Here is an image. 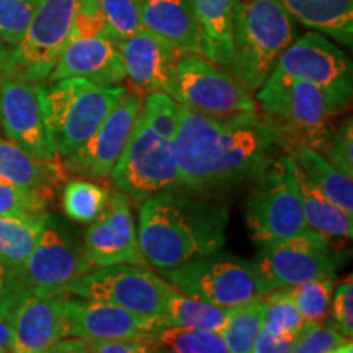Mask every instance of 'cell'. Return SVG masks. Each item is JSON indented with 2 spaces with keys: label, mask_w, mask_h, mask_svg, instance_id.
Masks as SVG:
<instances>
[{
  "label": "cell",
  "mask_w": 353,
  "mask_h": 353,
  "mask_svg": "<svg viewBox=\"0 0 353 353\" xmlns=\"http://www.w3.org/2000/svg\"><path fill=\"white\" fill-rule=\"evenodd\" d=\"M231 309L216 306L200 298L190 296L172 286L165 299L164 319L167 325L211 330L221 334Z\"/></svg>",
  "instance_id": "obj_28"
},
{
  "label": "cell",
  "mask_w": 353,
  "mask_h": 353,
  "mask_svg": "<svg viewBox=\"0 0 353 353\" xmlns=\"http://www.w3.org/2000/svg\"><path fill=\"white\" fill-rule=\"evenodd\" d=\"M327 353H353V345L352 342L348 341L345 343H342V345L332 348V350H329Z\"/></svg>",
  "instance_id": "obj_47"
},
{
  "label": "cell",
  "mask_w": 353,
  "mask_h": 353,
  "mask_svg": "<svg viewBox=\"0 0 353 353\" xmlns=\"http://www.w3.org/2000/svg\"><path fill=\"white\" fill-rule=\"evenodd\" d=\"M180 190L210 195L257 180L285 144L260 110L210 117L182 107L170 141Z\"/></svg>",
  "instance_id": "obj_1"
},
{
  "label": "cell",
  "mask_w": 353,
  "mask_h": 353,
  "mask_svg": "<svg viewBox=\"0 0 353 353\" xmlns=\"http://www.w3.org/2000/svg\"><path fill=\"white\" fill-rule=\"evenodd\" d=\"M350 341L339 332L334 324H307L294 337L290 353H327L332 348Z\"/></svg>",
  "instance_id": "obj_39"
},
{
  "label": "cell",
  "mask_w": 353,
  "mask_h": 353,
  "mask_svg": "<svg viewBox=\"0 0 353 353\" xmlns=\"http://www.w3.org/2000/svg\"><path fill=\"white\" fill-rule=\"evenodd\" d=\"M180 107L210 117H229L259 110L242 83L200 54H183L175 65L167 92Z\"/></svg>",
  "instance_id": "obj_10"
},
{
  "label": "cell",
  "mask_w": 353,
  "mask_h": 353,
  "mask_svg": "<svg viewBox=\"0 0 353 353\" xmlns=\"http://www.w3.org/2000/svg\"><path fill=\"white\" fill-rule=\"evenodd\" d=\"M88 347H90V353H157L148 339L88 342Z\"/></svg>",
  "instance_id": "obj_43"
},
{
  "label": "cell",
  "mask_w": 353,
  "mask_h": 353,
  "mask_svg": "<svg viewBox=\"0 0 353 353\" xmlns=\"http://www.w3.org/2000/svg\"><path fill=\"white\" fill-rule=\"evenodd\" d=\"M44 353H90L88 342L77 337H64L48 348Z\"/></svg>",
  "instance_id": "obj_45"
},
{
  "label": "cell",
  "mask_w": 353,
  "mask_h": 353,
  "mask_svg": "<svg viewBox=\"0 0 353 353\" xmlns=\"http://www.w3.org/2000/svg\"><path fill=\"white\" fill-rule=\"evenodd\" d=\"M263 327L262 296L231 307L229 317L221 330V337L229 353H252L260 330Z\"/></svg>",
  "instance_id": "obj_31"
},
{
  "label": "cell",
  "mask_w": 353,
  "mask_h": 353,
  "mask_svg": "<svg viewBox=\"0 0 353 353\" xmlns=\"http://www.w3.org/2000/svg\"><path fill=\"white\" fill-rule=\"evenodd\" d=\"M68 337L85 342L136 341L148 339L167 327L165 321L145 319L126 309L85 298H65Z\"/></svg>",
  "instance_id": "obj_18"
},
{
  "label": "cell",
  "mask_w": 353,
  "mask_h": 353,
  "mask_svg": "<svg viewBox=\"0 0 353 353\" xmlns=\"http://www.w3.org/2000/svg\"><path fill=\"white\" fill-rule=\"evenodd\" d=\"M82 247L94 268L120 263L148 265L139 250L130 196L120 190L110 192L103 211L83 232Z\"/></svg>",
  "instance_id": "obj_17"
},
{
  "label": "cell",
  "mask_w": 353,
  "mask_h": 353,
  "mask_svg": "<svg viewBox=\"0 0 353 353\" xmlns=\"http://www.w3.org/2000/svg\"><path fill=\"white\" fill-rule=\"evenodd\" d=\"M263 330L272 335H288L296 337L307 324L291 301L286 290H276L263 294Z\"/></svg>",
  "instance_id": "obj_34"
},
{
  "label": "cell",
  "mask_w": 353,
  "mask_h": 353,
  "mask_svg": "<svg viewBox=\"0 0 353 353\" xmlns=\"http://www.w3.org/2000/svg\"><path fill=\"white\" fill-rule=\"evenodd\" d=\"M291 19L341 43L353 46V0H278Z\"/></svg>",
  "instance_id": "obj_26"
},
{
  "label": "cell",
  "mask_w": 353,
  "mask_h": 353,
  "mask_svg": "<svg viewBox=\"0 0 353 353\" xmlns=\"http://www.w3.org/2000/svg\"><path fill=\"white\" fill-rule=\"evenodd\" d=\"M321 154L335 169L353 179V123L350 117L334 128Z\"/></svg>",
  "instance_id": "obj_40"
},
{
  "label": "cell",
  "mask_w": 353,
  "mask_h": 353,
  "mask_svg": "<svg viewBox=\"0 0 353 353\" xmlns=\"http://www.w3.org/2000/svg\"><path fill=\"white\" fill-rule=\"evenodd\" d=\"M68 176L63 159H39L7 138H0V179L54 200L56 192L68 182Z\"/></svg>",
  "instance_id": "obj_23"
},
{
  "label": "cell",
  "mask_w": 353,
  "mask_h": 353,
  "mask_svg": "<svg viewBox=\"0 0 353 353\" xmlns=\"http://www.w3.org/2000/svg\"><path fill=\"white\" fill-rule=\"evenodd\" d=\"M276 70L321 88L343 113L353 95L350 57L324 34L311 32L294 39L278 57Z\"/></svg>",
  "instance_id": "obj_13"
},
{
  "label": "cell",
  "mask_w": 353,
  "mask_h": 353,
  "mask_svg": "<svg viewBox=\"0 0 353 353\" xmlns=\"http://www.w3.org/2000/svg\"><path fill=\"white\" fill-rule=\"evenodd\" d=\"M108 176L114 188L134 203L180 190L170 141L159 136L139 117L120 161Z\"/></svg>",
  "instance_id": "obj_11"
},
{
  "label": "cell",
  "mask_w": 353,
  "mask_h": 353,
  "mask_svg": "<svg viewBox=\"0 0 353 353\" xmlns=\"http://www.w3.org/2000/svg\"><path fill=\"white\" fill-rule=\"evenodd\" d=\"M52 200L0 179V216H43Z\"/></svg>",
  "instance_id": "obj_37"
},
{
  "label": "cell",
  "mask_w": 353,
  "mask_h": 353,
  "mask_svg": "<svg viewBox=\"0 0 353 353\" xmlns=\"http://www.w3.org/2000/svg\"><path fill=\"white\" fill-rule=\"evenodd\" d=\"M105 23V32L112 41H123L143 30L141 0H97Z\"/></svg>",
  "instance_id": "obj_35"
},
{
  "label": "cell",
  "mask_w": 353,
  "mask_h": 353,
  "mask_svg": "<svg viewBox=\"0 0 353 353\" xmlns=\"http://www.w3.org/2000/svg\"><path fill=\"white\" fill-rule=\"evenodd\" d=\"M92 268L83 254L82 241L48 214L41 236L20 276L26 293L32 296H68L70 286Z\"/></svg>",
  "instance_id": "obj_12"
},
{
  "label": "cell",
  "mask_w": 353,
  "mask_h": 353,
  "mask_svg": "<svg viewBox=\"0 0 353 353\" xmlns=\"http://www.w3.org/2000/svg\"><path fill=\"white\" fill-rule=\"evenodd\" d=\"M257 107L275 125L285 152L294 145L322 151L342 112L312 83L273 69L255 95Z\"/></svg>",
  "instance_id": "obj_4"
},
{
  "label": "cell",
  "mask_w": 353,
  "mask_h": 353,
  "mask_svg": "<svg viewBox=\"0 0 353 353\" xmlns=\"http://www.w3.org/2000/svg\"><path fill=\"white\" fill-rule=\"evenodd\" d=\"M121 85H97L85 79H61L43 85L44 114L57 156L76 152L125 95Z\"/></svg>",
  "instance_id": "obj_5"
},
{
  "label": "cell",
  "mask_w": 353,
  "mask_h": 353,
  "mask_svg": "<svg viewBox=\"0 0 353 353\" xmlns=\"http://www.w3.org/2000/svg\"><path fill=\"white\" fill-rule=\"evenodd\" d=\"M245 221L252 241L272 245L307 231L301 196L288 152L273 159L245 201Z\"/></svg>",
  "instance_id": "obj_6"
},
{
  "label": "cell",
  "mask_w": 353,
  "mask_h": 353,
  "mask_svg": "<svg viewBox=\"0 0 353 353\" xmlns=\"http://www.w3.org/2000/svg\"><path fill=\"white\" fill-rule=\"evenodd\" d=\"M85 79L97 85H118L126 79L120 51L103 34L70 37L48 81Z\"/></svg>",
  "instance_id": "obj_19"
},
{
  "label": "cell",
  "mask_w": 353,
  "mask_h": 353,
  "mask_svg": "<svg viewBox=\"0 0 353 353\" xmlns=\"http://www.w3.org/2000/svg\"><path fill=\"white\" fill-rule=\"evenodd\" d=\"M12 316H0V352L10 350L12 342Z\"/></svg>",
  "instance_id": "obj_46"
},
{
  "label": "cell",
  "mask_w": 353,
  "mask_h": 353,
  "mask_svg": "<svg viewBox=\"0 0 353 353\" xmlns=\"http://www.w3.org/2000/svg\"><path fill=\"white\" fill-rule=\"evenodd\" d=\"M65 298L26 294L12 316L10 353H44L68 337Z\"/></svg>",
  "instance_id": "obj_21"
},
{
  "label": "cell",
  "mask_w": 353,
  "mask_h": 353,
  "mask_svg": "<svg viewBox=\"0 0 353 353\" xmlns=\"http://www.w3.org/2000/svg\"><path fill=\"white\" fill-rule=\"evenodd\" d=\"M0 353H10V350H2Z\"/></svg>",
  "instance_id": "obj_49"
},
{
  "label": "cell",
  "mask_w": 353,
  "mask_h": 353,
  "mask_svg": "<svg viewBox=\"0 0 353 353\" xmlns=\"http://www.w3.org/2000/svg\"><path fill=\"white\" fill-rule=\"evenodd\" d=\"M77 8L79 0H39L23 37L7 48L0 77L46 82L69 41Z\"/></svg>",
  "instance_id": "obj_7"
},
{
  "label": "cell",
  "mask_w": 353,
  "mask_h": 353,
  "mask_svg": "<svg viewBox=\"0 0 353 353\" xmlns=\"http://www.w3.org/2000/svg\"><path fill=\"white\" fill-rule=\"evenodd\" d=\"M201 38V56L226 69L232 61L234 0H190Z\"/></svg>",
  "instance_id": "obj_25"
},
{
  "label": "cell",
  "mask_w": 353,
  "mask_h": 353,
  "mask_svg": "<svg viewBox=\"0 0 353 353\" xmlns=\"http://www.w3.org/2000/svg\"><path fill=\"white\" fill-rule=\"evenodd\" d=\"M170 290L169 281L145 265L120 263L92 268L70 286L68 296L95 299L145 319L165 321V299Z\"/></svg>",
  "instance_id": "obj_9"
},
{
  "label": "cell",
  "mask_w": 353,
  "mask_h": 353,
  "mask_svg": "<svg viewBox=\"0 0 353 353\" xmlns=\"http://www.w3.org/2000/svg\"><path fill=\"white\" fill-rule=\"evenodd\" d=\"M141 105V94L125 92L94 134L76 152L63 159L68 174L90 180L107 179L125 151L132 128L139 117Z\"/></svg>",
  "instance_id": "obj_15"
},
{
  "label": "cell",
  "mask_w": 353,
  "mask_h": 353,
  "mask_svg": "<svg viewBox=\"0 0 353 353\" xmlns=\"http://www.w3.org/2000/svg\"><path fill=\"white\" fill-rule=\"evenodd\" d=\"M291 165H293V174L298 183L299 196H301L303 214L307 229L319 234L332 249L341 250L353 236V216L347 214L341 206L322 195L298 169L293 159H291Z\"/></svg>",
  "instance_id": "obj_24"
},
{
  "label": "cell",
  "mask_w": 353,
  "mask_h": 353,
  "mask_svg": "<svg viewBox=\"0 0 353 353\" xmlns=\"http://www.w3.org/2000/svg\"><path fill=\"white\" fill-rule=\"evenodd\" d=\"M48 214L0 216V260L21 272L41 236Z\"/></svg>",
  "instance_id": "obj_29"
},
{
  "label": "cell",
  "mask_w": 353,
  "mask_h": 353,
  "mask_svg": "<svg viewBox=\"0 0 353 353\" xmlns=\"http://www.w3.org/2000/svg\"><path fill=\"white\" fill-rule=\"evenodd\" d=\"M20 273L0 260V316H10L26 296Z\"/></svg>",
  "instance_id": "obj_42"
},
{
  "label": "cell",
  "mask_w": 353,
  "mask_h": 353,
  "mask_svg": "<svg viewBox=\"0 0 353 353\" xmlns=\"http://www.w3.org/2000/svg\"><path fill=\"white\" fill-rule=\"evenodd\" d=\"M161 276L185 294L229 309L265 294L252 260L219 250L182 267L161 272Z\"/></svg>",
  "instance_id": "obj_8"
},
{
  "label": "cell",
  "mask_w": 353,
  "mask_h": 353,
  "mask_svg": "<svg viewBox=\"0 0 353 353\" xmlns=\"http://www.w3.org/2000/svg\"><path fill=\"white\" fill-rule=\"evenodd\" d=\"M330 314L334 317L332 324L339 332L352 339L353 335V280L345 278L341 285L332 290L330 299Z\"/></svg>",
  "instance_id": "obj_41"
},
{
  "label": "cell",
  "mask_w": 353,
  "mask_h": 353,
  "mask_svg": "<svg viewBox=\"0 0 353 353\" xmlns=\"http://www.w3.org/2000/svg\"><path fill=\"white\" fill-rule=\"evenodd\" d=\"M157 353H229L218 332L187 327H167L148 337Z\"/></svg>",
  "instance_id": "obj_30"
},
{
  "label": "cell",
  "mask_w": 353,
  "mask_h": 353,
  "mask_svg": "<svg viewBox=\"0 0 353 353\" xmlns=\"http://www.w3.org/2000/svg\"><path fill=\"white\" fill-rule=\"evenodd\" d=\"M39 0H0V41L6 48L15 46L23 37Z\"/></svg>",
  "instance_id": "obj_38"
},
{
  "label": "cell",
  "mask_w": 353,
  "mask_h": 353,
  "mask_svg": "<svg viewBox=\"0 0 353 353\" xmlns=\"http://www.w3.org/2000/svg\"><path fill=\"white\" fill-rule=\"evenodd\" d=\"M110 190L90 179H74L64 183L63 210L76 223H92L103 211Z\"/></svg>",
  "instance_id": "obj_32"
},
{
  "label": "cell",
  "mask_w": 353,
  "mask_h": 353,
  "mask_svg": "<svg viewBox=\"0 0 353 353\" xmlns=\"http://www.w3.org/2000/svg\"><path fill=\"white\" fill-rule=\"evenodd\" d=\"M0 126L7 139L39 159L56 161L44 114L43 85L0 77Z\"/></svg>",
  "instance_id": "obj_16"
},
{
  "label": "cell",
  "mask_w": 353,
  "mask_h": 353,
  "mask_svg": "<svg viewBox=\"0 0 353 353\" xmlns=\"http://www.w3.org/2000/svg\"><path fill=\"white\" fill-rule=\"evenodd\" d=\"M141 26L182 54L201 56V38L190 0H141Z\"/></svg>",
  "instance_id": "obj_22"
},
{
  "label": "cell",
  "mask_w": 353,
  "mask_h": 353,
  "mask_svg": "<svg viewBox=\"0 0 353 353\" xmlns=\"http://www.w3.org/2000/svg\"><path fill=\"white\" fill-rule=\"evenodd\" d=\"M343 255L311 229L272 245L260 247L255 260L265 294L286 290L301 281L334 276L343 263Z\"/></svg>",
  "instance_id": "obj_14"
},
{
  "label": "cell",
  "mask_w": 353,
  "mask_h": 353,
  "mask_svg": "<svg viewBox=\"0 0 353 353\" xmlns=\"http://www.w3.org/2000/svg\"><path fill=\"white\" fill-rule=\"evenodd\" d=\"M294 37L293 19L278 0H234L229 72L247 90L257 92Z\"/></svg>",
  "instance_id": "obj_3"
},
{
  "label": "cell",
  "mask_w": 353,
  "mask_h": 353,
  "mask_svg": "<svg viewBox=\"0 0 353 353\" xmlns=\"http://www.w3.org/2000/svg\"><path fill=\"white\" fill-rule=\"evenodd\" d=\"M288 154L298 169L322 195L341 206L347 214L353 216L352 176H347L339 169H335L319 151L307 148V145H294Z\"/></svg>",
  "instance_id": "obj_27"
},
{
  "label": "cell",
  "mask_w": 353,
  "mask_h": 353,
  "mask_svg": "<svg viewBox=\"0 0 353 353\" xmlns=\"http://www.w3.org/2000/svg\"><path fill=\"white\" fill-rule=\"evenodd\" d=\"M114 44L120 51L125 76L136 88V94L169 92L172 76L176 63L183 56L182 52L145 30H139Z\"/></svg>",
  "instance_id": "obj_20"
},
{
  "label": "cell",
  "mask_w": 353,
  "mask_h": 353,
  "mask_svg": "<svg viewBox=\"0 0 353 353\" xmlns=\"http://www.w3.org/2000/svg\"><path fill=\"white\" fill-rule=\"evenodd\" d=\"M293 337L288 335H272L267 330H260L252 353H290Z\"/></svg>",
  "instance_id": "obj_44"
},
{
  "label": "cell",
  "mask_w": 353,
  "mask_h": 353,
  "mask_svg": "<svg viewBox=\"0 0 353 353\" xmlns=\"http://www.w3.org/2000/svg\"><path fill=\"white\" fill-rule=\"evenodd\" d=\"M334 276H319L286 288L291 301L309 324H321L330 311Z\"/></svg>",
  "instance_id": "obj_33"
},
{
  "label": "cell",
  "mask_w": 353,
  "mask_h": 353,
  "mask_svg": "<svg viewBox=\"0 0 353 353\" xmlns=\"http://www.w3.org/2000/svg\"><path fill=\"white\" fill-rule=\"evenodd\" d=\"M6 52H7V48L3 46L2 41H0V68H2V63H3V57H6Z\"/></svg>",
  "instance_id": "obj_48"
},
{
  "label": "cell",
  "mask_w": 353,
  "mask_h": 353,
  "mask_svg": "<svg viewBox=\"0 0 353 353\" xmlns=\"http://www.w3.org/2000/svg\"><path fill=\"white\" fill-rule=\"evenodd\" d=\"M180 107L165 92H151L143 100L139 118L167 141L174 139L180 121Z\"/></svg>",
  "instance_id": "obj_36"
},
{
  "label": "cell",
  "mask_w": 353,
  "mask_h": 353,
  "mask_svg": "<svg viewBox=\"0 0 353 353\" xmlns=\"http://www.w3.org/2000/svg\"><path fill=\"white\" fill-rule=\"evenodd\" d=\"M229 210L201 193L172 190L139 206L138 244L145 263L172 270L226 244Z\"/></svg>",
  "instance_id": "obj_2"
}]
</instances>
